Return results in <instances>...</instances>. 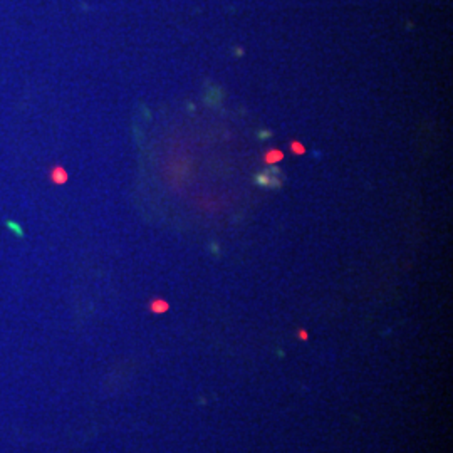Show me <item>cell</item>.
<instances>
[{
  "mask_svg": "<svg viewBox=\"0 0 453 453\" xmlns=\"http://www.w3.org/2000/svg\"><path fill=\"white\" fill-rule=\"evenodd\" d=\"M49 180H51V183H54V185H64L69 180V173L64 166L56 165V166H52L51 171H49Z\"/></svg>",
  "mask_w": 453,
  "mask_h": 453,
  "instance_id": "1",
  "label": "cell"
},
{
  "mask_svg": "<svg viewBox=\"0 0 453 453\" xmlns=\"http://www.w3.org/2000/svg\"><path fill=\"white\" fill-rule=\"evenodd\" d=\"M168 309V304H166L165 301H154L151 302V311L153 312H163Z\"/></svg>",
  "mask_w": 453,
  "mask_h": 453,
  "instance_id": "2",
  "label": "cell"
},
{
  "mask_svg": "<svg viewBox=\"0 0 453 453\" xmlns=\"http://www.w3.org/2000/svg\"><path fill=\"white\" fill-rule=\"evenodd\" d=\"M7 227H9L12 232H15V235H17V237H24L22 228H20L15 222H7Z\"/></svg>",
  "mask_w": 453,
  "mask_h": 453,
  "instance_id": "3",
  "label": "cell"
}]
</instances>
